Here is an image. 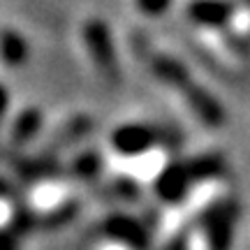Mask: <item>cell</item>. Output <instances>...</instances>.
I'll return each mask as SVG.
<instances>
[{
  "instance_id": "8992f818",
  "label": "cell",
  "mask_w": 250,
  "mask_h": 250,
  "mask_svg": "<svg viewBox=\"0 0 250 250\" xmlns=\"http://www.w3.org/2000/svg\"><path fill=\"white\" fill-rule=\"evenodd\" d=\"M107 234L114 236V239L125 241L127 246H132V248H139V250L146 248V234H144V229L134 223L132 218H123L121 215V218L107 220Z\"/></svg>"
},
{
  "instance_id": "52a82bcc",
  "label": "cell",
  "mask_w": 250,
  "mask_h": 250,
  "mask_svg": "<svg viewBox=\"0 0 250 250\" xmlns=\"http://www.w3.org/2000/svg\"><path fill=\"white\" fill-rule=\"evenodd\" d=\"M227 14H229V7L223 2H215V0H202V2L190 5V17L199 23H208V26L223 23Z\"/></svg>"
},
{
  "instance_id": "30bf717a",
  "label": "cell",
  "mask_w": 250,
  "mask_h": 250,
  "mask_svg": "<svg viewBox=\"0 0 250 250\" xmlns=\"http://www.w3.org/2000/svg\"><path fill=\"white\" fill-rule=\"evenodd\" d=\"M0 54L7 62L12 65H17L26 58V44H23V40L14 33H2L0 35Z\"/></svg>"
},
{
  "instance_id": "277c9868",
  "label": "cell",
  "mask_w": 250,
  "mask_h": 250,
  "mask_svg": "<svg viewBox=\"0 0 250 250\" xmlns=\"http://www.w3.org/2000/svg\"><path fill=\"white\" fill-rule=\"evenodd\" d=\"M181 90L186 93V98H188V102H190L192 111H195L206 125H211V127H220V125H223L225 111H223V107L218 104V100H215L213 95H208L204 88L195 86L192 81H188Z\"/></svg>"
},
{
  "instance_id": "5b68a950",
  "label": "cell",
  "mask_w": 250,
  "mask_h": 250,
  "mask_svg": "<svg viewBox=\"0 0 250 250\" xmlns=\"http://www.w3.org/2000/svg\"><path fill=\"white\" fill-rule=\"evenodd\" d=\"M190 183H192V181L188 176L186 167H183V165H176V167H169L167 171H162L155 190H158V195H160L162 199L179 202V199H183V195H186V190Z\"/></svg>"
},
{
  "instance_id": "9a60e30c",
  "label": "cell",
  "mask_w": 250,
  "mask_h": 250,
  "mask_svg": "<svg viewBox=\"0 0 250 250\" xmlns=\"http://www.w3.org/2000/svg\"><path fill=\"white\" fill-rule=\"evenodd\" d=\"M165 250H186V239L181 236V239H176V241H171Z\"/></svg>"
},
{
  "instance_id": "9c48e42d",
  "label": "cell",
  "mask_w": 250,
  "mask_h": 250,
  "mask_svg": "<svg viewBox=\"0 0 250 250\" xmlns=\"http://www.w3.org/2000/svg\"><path fill=\"white\" fill-rule=\"evenodd\" d=\"M153 70H155V74H158L160 79H165L167 83H171V86H179V88H183L188 81H190L186 67L176 61H169V58H158L155 65H153Z\"/></svg>"
},
{
  "instance_id": "7c38bea8",
  "label": "cell",
  "mask_w": 250,
  "mask_h": 250,
  "mask_svg": "<svg viewBox=\"0 0 250 250\" xmlns=\"http://www.w3.org/2000/svg\"><path fill=\"white\" fill-rule=\"evenodd\" d=\"M90 130V118H74L72 123H67L61 132L56 134L54 146H62V144H72L74 139H79L81 134H86Z\"/></svg>"
},
{
  "instance_id": "7a4b0ae2",
  "label": "cell",
  "mask_w": 250,
  "mask_h": 250,
  "mask_svg": "<svg viewBox=\"0 0 250 250\" xmlns=\"http://www.w3.org/2000/svg\"><path fill=\"white\" fill-rule=\"evenodd\" d=\"M234 220H236V204L215 206L208 215V236H211V250H229L234 236Z\"/></svg>"
},
{
  "instance_id": "ba28073f",
  "label": "cell",
  "mask_w": 250,
  "mask_h": 250,
  "mask_svg": "<svg viewBox=\"0 0 250 250\" xmlns=\"http://www.w3.org/2000/svg\"><path fill=\"white\" fill-rule=\"evenodd\" d=\"M183 167H186L190 181L211 179L215 174H220V169H223V158H220V155H202V158H197L195 162L183 165Z\"/></svg>"
},
{
  "instance_id": "3957f363",
  "label": "cell",
  "mask_w": 250,
  "mask_h": 250,
  "mask_svg": "<svg viewBox=\"0 0 250 250\" xmlns=\"http://www.w3.org/2000/svg\"><path fill=\"white\" fill-rule=\"evenodd\" d=\"M162 130H153L146 125H123L114 132V146L125 155L146 151L151 144L160 142Z\"/></svg>"
},
{
  "instance_id": "4fadbf2b",
  "label": "cell",
  "mask_w": 250,
  "mask_h": 250,
  "mask_svg": "<svg viewBox=\"0 0 250 250\" xmlns=\"http://www.w3.org/2000/svg\"><path fill=\"white\" fill-rule=\"evenodd\" d=\"M137 5L142 7L146 14H162L165 7L169 5V0H137Z\"/></svg>"
},
{
  "instance_id": "2e32d148",
  "label": "cell",
  "mask_w": 250,
  "mask_h": 250,
  "mask_svg": "<svg viewBox=\"0 0 250 250\" xmlns=\"http://www.w3.org/2000/svg\"><path fill=\"white\" fill-rule=\"evenodd\" d=\"M5 107H7V93H5V88L0 86V114L5 111Z\"/></svg>"
},
{
  "instance_id": "8fae6325",
  "label": "cell",
  "mask_w": 250,
  "mask_h": 250,
  "mask_svg": "<svg viewBox=\"0 0 250 250\" xmlns=\"http://www.w3.org/2000/svg\"><path fill=\"white\" fill-rule=\"evenodd\" d=\"M37 127H40V114H37L35 109L23 111V114L19 116L17 125H14V142L17 144L28 142V139L37 132Z\"/></svg>"
},
{
  "instance_id": "5bb4252c",
  "label": "cell",
  "mask_w": 250,
  "mask_h": 250,
  "mask_svg": "<svg viewBox=\"0 0 250 250\" xmlns=\"http://www.w3.org/2000/svg\"><path fill=\"white\" fill-rule=\"evenodd\" d=\"M98 167H100V162H98V158L90 153V155H86V158H81L79 162H77V169L81 171V174H86V176H90V174H95L98 171Z\"/></svg>"
},
{
  "instance_id": "6da1fadb",
  "label": "cell",
  "mask_w": 250,
  "mask_h": 250,
  "mask_svg": "<svg viewBox=\"0 0 250 250\" xmlns=\"http://www.w3.org/2000/svg\"><path fill=\"white\" fill-rule=\"evenodd\" d=\"M86 42L90 46V54L98 62L100 72L109 77L111 81L118 79V67H116V58H114V49H111V40H109L107 26L93 21L86 26Z\"/></svg>"
}]
</instances>
